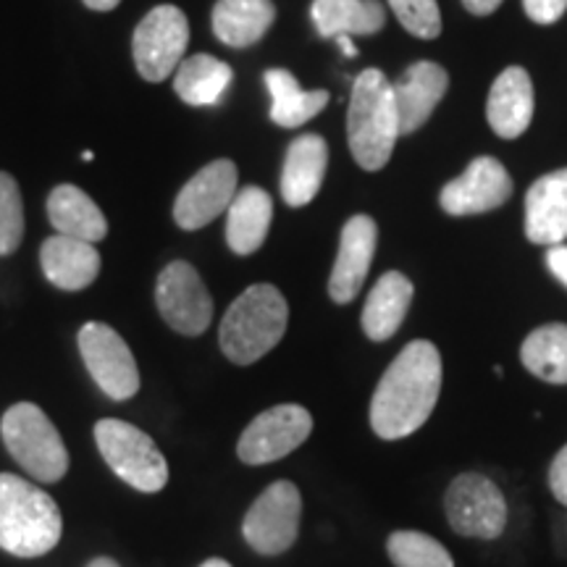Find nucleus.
I'll list each match as a JSON object with an SVG mask.
<instances>
[{
  "instance_id": "obj_1",
  "label": "nucleus",
  "mask_w": 567,
  "mask_h": 567,
  "mask_svg": "<svg viewBox=\"0 0 567 567\" xmlns=\"http://www.w3.org/2000/svg\"><path fill=\"white\" fill-rule=\"evenodd\" d=\"M442 354L434 342L415 339L392 360L371 400V429L396 442L423 429L442 394Z\"/></svg>"
},
{
  "instance_id": "obj_2",
  "label": "nucleus",
  "mask_w": 567,
  "mask_h": 567,
  "mask_svg": "<svg viewBox=\"0 0 567 567\" xmlns=\"http://www.w3.org/2000/svg\"><path fill=\"white\" fill-rule=\"evenodd\" d=\"M400 137L394 87L384 71L365 69L352 84L350 113H347V140L352 158L365 172H381L392 158Z\"/></svg>"
},
{
  "instance_id": "obj_3",
  "label": "nucleus",
  "mask_w": 567,
  "mask_h": 567,
  "mask_svg": "<svg viewBox=\"0 0 567 567\" xmlns=\"http://www.w3.org/2000/svg\"><path fill=\"white\" fill-rule=\"evenodd\" d=\"M61 509L30 481L0 473V549L17 557L48 555L61 542Z\"/></svg>"
},
{
  "instance_id": "obj_4",
  "label": "nucleus",
  "mask_w": 567,
  "mask_h": 567,
  "mask_svg": "<svg viewBox=\"0 0 567 567\" xmlns=\"http://www.w3.org/2000/svg\"><path fill=\"white\" fill-rule=\"evenodd\" d=\"M289 308L271 284L247 287L226 310L218 342L231 363L252 365L281 342L287 331Z\"/></svg>"
},
{
  "instance_id": "obj_5",
  "label": "nucleus",
  "mask_w": 567,
  "mask_h": 567,
  "mask_svg": "<svg viewBox=\"0 0 567 567\" xmlns=\"http://www.w3.org/2000/svg\"><path fill=\"white\" fill-rule=\"evenodd\" d=\"M0 434L11 457L42 484H55L66 476L69 452L51 417L32 402H19L6 410Z\"/></svg>"
},
{
  "instance_id": "obj_6",
  "label": "nucleus",
  "mask_w": 567,
  "mask_h": 567,
  "mask_svg": "<svg viewBox=\"0 0 567 567\" xmlns=\"http://www.w3.org/2000/svg\"><path fill=\"white\" fill-rule=\"evenodd\" d=\"M95 442L111 471L137 492L155 494L168 484L166 457L137 425L105 417L95 425Z\"/></svg>"
},
{
  "instance_id": "obj_7",
  "label": "nucleus",
  "mask_w": 567,
  "mask_h": 567,
  "mask_svg": "<svg viewBox=\"0 0 567 567\" xmlns=\"http://www.w3.org/2000/svg\"><path fill=\"white\" fill-rule=\"evenodd\" d=\"M444 513L452 530L465 538L494 542L507 526L505 494L484 473H463L452 481L444 494Z\"/></svg>"
},
{
  "instance_id": "obj_8",
  "label": "nucleus",
  "mask_w": 567,
  "mask_h": 567,
  "mask_svg": "<svg viewBox=\"0 0 567 567\" xmlns=\"http://www.w3.org/2000/svg\"><path fill=\"white\" fill-rule=\"evenodd\" d=\"M189 45V21L176 6H155L134 30L132 53L145 82H163L179 69Z\"/></svg>"
},
{
  "instance_id": "obj_9",
  "label": "nucleus",
  "mask_w": 567,
  "mask_h": 567,
  "mask_svg": "<svg viewBox=\"0 0 567 567\" xmlns=\"http://www.w3.org/2000/svg\"><path fill=\"white\" fill-rule=\"evenodd\" d=\"M302 496L292 481H276L247 509L243 536L258 555H284L300 534Z\"/></svg>"
},
{
  "instance_id": "obj_10",
  "label": "nucleus",
  "mask_w": 567,
  "mask_h": 567,
  "mask_svg": "<svg viewBox=\"0 0 567 567\" xmlns=\"http://www.w3.org/2000/svg\"><path fill=\"white\" fill-rule=\"evenodd\" d=\"M310 431L313 415L302 405H276L250 421L239 436L237 455L245 465L276 463L308 442Z\"/></svg>"
},
{
  "instance_id": "obj_11",
  "label": "nucleus",
  "mask_w": 567,
  "mask_h": 567,
  "mask_svg": "<svg viewBox=\"0 0 567 567\" xmlns=\"http://www.w3.org/2000/svg\"><path fill=\"white\" fill-rule=\"evenodd\" d=\"M80 352L95 384L111 400H130L140 389V371L130 344L109 323L90 321L80 331Z\"/></svg>"
},
{
  "instance_id": "obj_12",
  "label": "nucleus",
  "mask_w": 567,
  "mask_h": 567,
  "mask_svg": "<svg viewBox=\"0 0 567 567\" xmlns=\"http://www.w3.org/2000/svg\"><path fill=\"white\" fill-rule=\"evenodd\" d=\"M155 302L163 321L184 337H200L213 321V300L200 274L184 260L163 268L155 287Z\"/></svg>"
},
{
  "instance_id": "obj_13",
  "label": "nucleus",
  "mask_w": 567,
  "mask_h": 567,
  "mask_svg": "<svg viewBox=\"0 0 567 567\" xmlns=\"http://www.w3.org/2000/svg\"><path fill=\"white\" fill-rule=\"evenodd\" d=\"M237 195V166L231 161H213L182 187L174 203V221L197 231L216 221Z\"/></svg>"
},
{
  "instance_id": "obj_14",
  "label": "nucleus",
  "mask_w": 567,
  "mask_h": 567,
  "mask_svg": "<svg viewBox=\"0 0 567 567\" xmlns=\"http://www.w3.org/2000/svg\"><path fill=\"white\" fill-rule=\"evenodd\" d=\"M509 195H513V179L507 168L496 158L481 155L457 179L446 184L439 203L450 216H476L505 205Z\"/></svg>"
},
{
  "instance_id": "obj_15",
  "label": "nucleus",
  "mask_w": 567,
  "mask_h": 567,
  "mask_svg": "<svg viewBox=\"0 0 567 567\" xmlns=\"http://www.w3.org/2000/svg\"><path fill=\"white\" fill-rule=\"evenodd\" d=\"M379 229L371 216H352L344 224L334 271L329 279V297L337 305H347L363 289L365 276L371 271Z\"/></svg>"
},
{
  "instance_id": "obj_16",
  "label": "nucleus",
  "mask_w": 567,
  "mask_h": 567,
  "mask_svg": "<svg viewBox=\"0 0 567 567\" xmlns=\"http://www.w3.org/2000/svg\"><path fill=\"white\" fill-rule=\"evenodd\" d=\"M396 116H400V137L413 134L429 122L431 113L442 103L450 74L434 61H417L400 80L392 82Z\"/></svg>"
},
{
  "instance_id": "obj_17",
  "label": "nucleus",
  "mask_w": 567,
  "mask_h": 567,
  "mask_svg": "<svg viewBox=\"0 0 567 567\" xmlns=\"http://www.w3.org/2000/svg\"><path fill=\"white\" fill-rule=\"evenodd\" d=\"M526 237L534 245H563L567 239V168L534 182L526 195Z\"/></svg>"
},
{
  "instance_id": "obj_18",
  "label": "nucleus",
  "mask_w": 567,
  "mask_h": 567,
  "mask_svg": "<svg viewBox=\"0 0 567 567\" xmlns=\"http://www.w3.org/2000/svg\"><path fill=\"white\" fill-rule=\"evenodd\" d=\"M486 118L502 140H515L534 118V84L526 69L509 66L496 76L488 92Z\"/></svg>"
},
{
  "instance_id": "obj_19",
  "label": "nucleus",
  "mask_w": 567,
  "mask_h": 567,
  "mask_svg": "<svg viewBox=\"0 0 567 567\" xmlns=\"http://www.w3.org/2000/svg\"><path fill=\"white\" fill-rule=\"evenodd\" d=\"M329 166V145L318 134H302L287 151L281 172V197L292 208L313 203Z\"/></svg>"
},
{
  "instance_id": "obj_20",
  "label": "nucleus",
  "mask_w": 567,
  "mask_h": 567,
  "mask_svg": "<svg viewBox=\"0 0 567 567\" xmlns=\"http://www.w3.org/2000/svg\"><path fill=\"white\" fill-rule=\"evenodd\" d=\"M40 260L48 281L59 289H66V292L87 289L101 274V252L95 250V245L84 243V239L63 237V234H55L42 243Z\"/></svg>"
},
{
  "instance_id": "obj_21",
  "label": "nucleus",
  "mask_w": 567,
  "mask_h": 567,
  "mask_svg": "<svg viewBox=\"0 0 567 567\" xmlns=\"http://www.w3.org/2000/svg\"><path fill=\"white\" fill-rule=\"evenodd\" d=\"M413 281L400 271H386L375 281V287L368 295L363 308V331L371 342H386L392 339L400 326L405 323V316L413 302Z\"/></svg>"
},
{
  "instance_id": "obj_22",
  "label": "nucleus",
  "mask_w": 567,
  "mask_h": 567,
  "mask_svg": "<svg viewBox=\"0 0 567 567\" xmlns=\"http://www.w3.org/2000/svg\"><path fill=\"white\" fill-rule=\"evenodd\" d=\"M226 218V243L237 255H252L264 247L274 221V200L266 189L245 187L234 195Z\"/></svg>"
},
{
  "instance_id": "obj_23",
  "label": "nucleus",
  "mask_w": 567,
  "mask_h": 567,
  "mask_svg": "<svg viewBox=\"0 0 567 567\" xmlns=\"http://www.w3.org/2000/svg\"><path fill=\"white\" fill-rule=\"evenodd\" d=\"M48 218L63 237L84 239L92 245L101 243L109 234V221H105L103 210L74 184H59L53 189L48 197Z\"/></svg>"
},
{
  "instance_id": "obj_24",
  "label": "nucleus",
  "mask_w": 567,
  "mask_h": 567,
  "mask_svg": "<svg viewBox=\"0 0 567 567\" xmlns=\"http://www.w3.org/2000/svg\"><path fill=\"white\" fill-rule=\"evenodd\" d=\"M310 17L318 34L329 40L375 34L386 24V9L379 0H313Z\"/></svg>"
},
{
  "instance_id": "obj_25",
  "label": "nucleus",
  "mask_w": 567,
  "mask_h": 567,
  "mask_svg": "<svg viewBox=\"0 0 567 567\" xmlns=\"http://www.w3.org/2000/svg\"><path fill=\"white\" fill-rule=\"evenodd\" d=\"M276 9L271 0H218L213 9V32L224 45H255L271 30Z\"/></svg>"
},
{
  "instance_id": "obj_26",
  "label": "nucleus",
  "mask_w": 567,
  "mask_h": 567,
  "mask_svg": "<svg viewBox=\"0 0 567 567\" xmlns=\"http://www.w3.org/2000/svg\"><path fill=\"white\" fill-rule=\"evenodd\" d=\"M266 87L271 92V118L284 130H297L318 116L329 103L326 90H302L292 71L271 69L266 71Z\"/></svg>"
},
{
  "instance_id": "obj_27",
  "label": "nucleus",
  "mask_w": 567,
  "mask_h": 567,
  "mask_svg": "<svg viewBox=\"0 0 567 567\" xmlns=\"http://www.w3.org/2000/svg\"><path fill=\"white\" fill-rule=\"evenodd\" d=\"M234 71L229 63L197 53L174 71V90L187 105H216L229 90Z\"/></svg>"
},
{
  "instance_id": "obj_28",
  "label": "nucleus",
  "mask_w": 567,
  "mask_h": 567,
  "mask_svg": "<svg viewBox=\"0 0 567 567\" xmlns=\"http://www.w3.org/2000/svg\"><path fill=\"white\" fill-rule=\"evenodd\" d=\"M520 363L547 384H567V323L538 326L523 339Z\"/></svg>"
},
{
  "instance_id": "obj_29",
  "label": "nucleus",
  "mask_w": 567,
  "mask_h": 567,
  "mask_svg": "<svg viewBox=\"0 0 567 567\" xmlns=\"http://www.w3.org/2000/svg\"><path fill=\"white\" fill-rule=\"evenodd\" d=\"M394 567H455L450 551L421 530H394L386 542Z\"/></svg>"
},
{
  "instance_id": "obj_30",
  "label": "nucleus",
  "mask_w": 567,
  "mask_h": 567,
  "mask_svg": "<svg viewBox=\"0 0 567 567\" xmlns=\"http://www.w3.org/2000/svg\"><path fill=\"white\" fill-rule=\"evenodd\" d=\"M24 239V205L19 184L11 174L0 172V255H11Z\"/></svg>"
},
{
  "instance_id": "obj_31",
  "label": "nucleus",
  "mask_w": 567,
  "mask_h": 567,
  "mask_svg": "<svg viewBox=\"0 0 567 567\" xmlns=\"http://www.w3.org/2000/svg\"><path fill=\"white\" fill-rule=\"evenodd\" d=\"M392 11L410 34L421 40H434L442 34V13L436 0H389Z\"/></svg>"
},
{
  "instance_id": "obj_32",
  "label": "nucleus",
  "mask_w": 567,
  "mask_h": 567,
  "mask_svg": "<svg viewBox=\"0 0 567 567\" xmlns=\"http://www.w3.org/2000/svg\"><path fill=\"white\" fill-rule=\"evenodd\" d=\"M523 9L536 24H555L567 11V0H523Z\"/></svg>"
},
{
  "instance_id": "obj_33",
  "label": "nucleus",
  "mask_w": 567,
  "mask_h": 567,
  "mask_svg": "<svg viewBox=\"0 0 567 567\" xmlns=\"http://www.w3.org/2000/svg\"><path fill=\"white\" fill-rule=\"evenodd\" d=\"M549 488L559 505H567V444L557 452V457L549 465Z\"/></svg>"
},
{
  "instance_id": "obj_34",
  "label": "nucleus",
  "mask_w": 567,
  "mask_h": 567,
  "mask_svg": "<svg viewBox=\"0 0 567 567\" xmlns=\"http://www.w3.org/2000/svg\"><path fill=\"white\" fill-rule=\"evenodd\" d=\"M547 266L555 279L567 287V245H551L547 252Z\"/></svg>"
},
{
  "instance_id": "obj_35",
  "label": "nucleus",
  "mask_w": 567,
  "mask_h": 567,
  "mask_svg": "<svg viewBox=\"0 0 567 567\" xmlns=\"http://www.w3.org/2000/svg\"><path fill=\"white\" fill-rule=\"evenodd\" d=\"M463 6L473 17H488L502 6V0H463Z\"/></svg>"
},
{
  "instance_id": "obj_36",
  "label": "nucleus",
  "mask_w": 567,
  "mask_h": 567,
  "mask_svg": "<svg viewBox=\"0 0 567 567\" xmlns=\"http://www.w3.org/2000/svg\"><path fill=\"white\" fill-rule=\"evenodd\" d=\"M118 3H122V0H84V6L92 11H111L116 9Z\"/></svg>"
},
{
  "instance_id": "obj_37",
  "label": "nucleus",
  "mask_w": 567,
  "mask_h": 567,
  "mask_svg": "<svg viewBox=\"0 0 567 567\" xmlns=\"http://www.w3.org/2000/svg\"><path fill=\"white\" fill-rule=\"evenodd\" d=\"M334 40H337V45L342 48L344 55H350V59H352V55H358V45H352V38L342 34V38H334Z\"/></svg>"
},
{
  "instance_id": "obj_38",
  "label": "nucleus",
  "mask_w": 567,
  "mask_h": 567,
  "mask_svg": "<svg viewBox=\"0 0 567 567\" xmlns=\"http://www.w3.org/2000/svg\"><path fill=\"white\" fill-rule=\"evenodd\" d=\"M87 567H118V563L111 557H97V559H92Z\"/></svg>"
},
{
  "instance_id": "obj_39",
  "label": "nucleus",
  "mask_w": 567,
  "mask_h": 567,
  "mask_svg": "<svg viewBox=\"0 0 567 567\" xmlns=\"http://www.w3.org/2000/svg\"><path fill=\"white\" fill-rule=\"evenodd\" d=\"M200 567H231V565L226 563V559H218V557H213V559H208V563H203Z\"/></svg>"
}]
</instances>
